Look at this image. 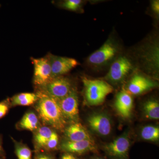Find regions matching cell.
Returning a JSON list of instances; mask_svg holds the SVG:
<instances>
[{"label": "cell", "instance_id": "6da1fadb", "mask_svg": "<svg viewBox=\"0 0 159 159\" xmlns=\"http://www.w3.org/2000/svg\"><path fill=\"white\" fill-rule=\"evenodd\" d=\"M36 93L38 100L34 104L40 120L45 125L63 132L67 122L63 115L59 101L40 90Z\"/></svg>", "mask_w": 159, "mask_h": 159}, {"label": "cell", "instance_id": "7a4b0ae2", "mask_svg": "<svg viewBox=\"0 0 159 159\" xmlns=\"http://www.w3.org/2000/svg\"><path fill=\"white\" fill-rule=\"evenodd\" d=\"M86 101L89 105H101L105 101L107 96L113 91L109 84L103 80H92L83 77Z\"/></svg>", "mask_w": 159, "mask_h": 159}, {"label": "cell", "instance_id": "3957f363", "mask_svg": "<svg viewBox=\"0 0 159 159\" xmlns=\"http://www.w3.org/2000/svg\"><path fill=\"white\" fill-rule=\"evenodd\" d=\"M73 87L70 81L66 77H55L40 87V90L45 93L54 99L60 101L70 92Z\"/></svg>", "mask_w": 159, "mask_h": 159}, {"label": "cell", "instance_id": "277c9868", "mask_svg": "<svg viewBox=\"0 0 159 159\" xmlns=\"http://www.w3.org/2000/svg\"><path fill=\"white\" fill-rule=\"evenodd\" d=\"M60 106L67 122H78L79 119V102L77 90L72 88L70 93L59 101Z\"/></svg>", "mask_w": 159, "mask_h": 159}, {"label": "cell", "instance_id": "5b68a950", "mask_svg": "<svg viewBox=\"0 0 159 159\" xmlns=\"http://www.w3.org/2000/svg\"><path fill=\"white\" fill-rule=\"evenodd\" d=\"M132 68V64L129 59L125 56H121L112 64L106 79L115 83L121 82Z\"/></svg>", "mask_w": 159, "mask_h": 159}, {"label": "cell", "instance_id": "8992f818", "mask_svg": "<svg viewBox=\"0 0 159 159\" xmlns=\"http://www.w3.org/2000/svg\"><path fill=\"white\" fill-rule=\"evenodd\" d=\"M130 140L126 135L115 139L104 145V152L112 159H128Z\"/></svg>", "mask_w": 159, "mask_h": 159}, {"label": "cell", "instance_id": "52a82bcc", "mask_svg": "<svg viewBox=\"0 0 159 159\" xmlns=\"http://www.w3.org/2000/svg\"><path fill=\"white\" fill-rule=\"evenodd\" d=\"M31 60L34 69L33 82L35 85L40 88L52 79L48 57L31 58Z\"/></svg>", "mask_w": 159, "mask_h": 159}, {"label": "cell", "instance_id": "ba28073f", "mask_svg": "<svg viewBox=\"0 0 159 159\" xmlns=\"http://www.w3.org/2000/svg\"><path fill=\"white\" fill-rule=\"evenodd\" d=\"M117 51V47L113 42L107 40L101 48L89 56L88 62L96 66L103 65L115 57Z\"/></svg>", "mask_w": 159, "mask_h": 159}, {"label": "cell", "instance_id": "9c48e42d", "mask_svg": "<svg viewBox=\"0 0 159 159\" xmlns=\"http://www.w3.org/2000/svg\"><path fill=\"white\" fill-rule=\"evenodd\" d=\"M48 57L51 65L52 79L68 73L78 65V61L74 58L51 54Z\"/></svg>", "mask_w": 159, "mask_h": 159}, {"label": "cell", "instance_id": "30bf717a", "mask_svg": "<svg viewBox=\"0 0 159 159\" xmlns=\"http://www.w3.org/2000/svg\"><path fill=\"white\" fill-rule=\"evenodd\" d=\"M59 148L63 152L76 156L97 150V146L92 139L75 142L65 140L59 145Z\"/></svg>", "mask_w": 159, "mask_h": 159}, {"label": "cell", "instance_id": "8fae6325", "mask_svg": "<svg viewBox=\"0 0 159 159\" xmlns=\"http://www.w3.org/2000/svg\"><path fill=\"white\" fill-rule=\"evenodd\" d=\"M157 86V83L141 74H136L129 82L126 91L131 95H139Z\"/></svg>", "mask_w": 159, "mask_h": 159}, {"label": "cell", "instance_id": "7c38bea8", "mask_svg": "<svg viewBox=\"0 0 159 159\" xmlns=\"http://www.w3.org/2000/svg\"><path fill=\"white\" fill-rule=\"evenodd\" d=\"M88 123L91 129L102 136L108 135L112 129L110 119L105 114L96 113L88 118Z\"/></svg>", "mask_w": 159, "mask_h": 159}, {"label": "cell", "instance_id": "4fadbf2b", "mask_svg": "<svg viewBox=\"0 0 159 159\" xmlns=\"http://www.w3.org/2000/svg\"><path fill=\"white\" fill-rule=\"evenodd\" d=\"M133 99L127 91L123 90L117 94L115 102L116 110L122 118L130 116L133 107Z\"/></svg>", "mask_w": 159, "mask_h": 159}, {"label": "cell", "instance_id": "5bb4252c", "mask_svg": "<svg viewBox=\"0 0 159 159\" xmlns=\"http://www.w3.org/2000/svg\"><path fill=\"white\" fill-rule=\"evenodd\" d=\"M63 132L66 140L67 141L75 142L92 139L88 131L78 122L71 123L66 126Z\"/></svg>", "mask_w": 159, "mask_h": 159}, {"label": "cell", "instance_id": "9a60e30c", "mask_svg": "<svg viewBox=\"0 0 159 159\" xmlns=\"http://www.w3.org/2000/svg\"><path fill=\"white\" fill-rule=\"evenodd\" d=\"M55 129L47 125H41L33 135V142L35 152L43 151L46 144Z\"/></svg>", "mask_w": 159, "mask_h": 159}, {"label": "cell", "instance_id": "2e32d148", "mask_svg": "<svg viewBox=\"0 0 159 159\" xmlns=\"http://www.w3.org/2000/svg\"><path fill=\"white\" fill-rule=\"evenodd\" d=\"M41 126L40 121L37 114L31 111L25 113L16 125L18 130L30 131L33 133Z\"/></svg>", "mask_w": 159, "mask_h": 159}, {"label": "cell", "instance_id": "e0dca14e", "mask_svg": "<svg viewBox=\"0 0 159 159\" xmlns=\"http://www.w3.org/2000/svg\"><path fill=\"white\" fill-rule=\"evenodd\" d=\"M38 98L37 93H24L14 95L10 100L12 107L17 106H29L35 104Z\"/></svg>", "mask_w": 159, "mask_h": 159}, {"label": "cell", "instance_id": "ac0fdd59", "mask_svg": "<svg viewBox=\"0 0 159 159\" xmlns=\"http://www.w3.org/2000/svg\"><path fill=\"white\" fill-rule=\"evenodd\" d=\"M143 111L145 116L152 120L159 119V104L155 99H149L144 103Z\"/></svg>", "mask_w": 159, "mask_h": 159}, {"label": "cell", "instance_id": "d6986e66", "mask_svg": "<svg viewBox=\"0 0 159 159\" xmlns=\"http://www.w3.org/2000/svg\"><path fill=\"white\" fill-rule=\"evenodd\" d=\"M11 139L14 143L15 153L17 159H32V151L28 145L12 138Z\"/></svg>", "mask_w": 159, "mask_h": 159}, {"label": "cell", "instance_id": "ffe728a7", "mask_svg": "<svg viewBox=\"0 0 159 159\" xmlns=\"http://www.w3.org/2000/svg\"><path fill=\"white\" fill-rule=\"evenodd\" d=\"M142 139L146 141H158L159 139V128L154 125H147L142 129L141 131Z\"/></svg>", "mask_w": 159, "mask_h": 159}, {"label": "cell", "instance_id": "44dd1931", "mask_svg": "<svg viewBox=\"0 0 159 159\" xmlns=\"http://www.w3.org/2000/svg\"><path fill=\"white\" fill-rule=\"evenodd\" d=\"M59 138L56 130H54L51 138L46 144L43 151L51 152L59 148Z\"/></svg>", "mask_w": 159, "mask_h": 159}, {"label": "cell", "instance_id": "7402d4cb", "mask_svg": "<svg viewBox=\"0 0 159 159\" xmlns=\"http://www.w3.org/2000/svg\"><path fill=\"white\" fill-rule=\"evenodd\" d=\"M82 2L80 0H67L62 3L61 6L68 10L76 11L81 8Z\"/></svg>", "mask_w": 159, "mask_h": 159}, {"label": "cell", "instance_id": "603a6c76", "mask_svg": "<svg viewBox=\"0 0 159 159\" xmlns=\"http://www.w3.org/2000/svg\"><path fill=\"white\" fill-rule=\"evenodd\" d=\"M11 107L10 98H7L0 102V119L8 114Z\"/></svg>", "mask_w": 159, "mask_h": 159}, {"label": "cell", "instance_id": "cb8c5ba5", "mask_svg": "<svg viewBox=\"0 0 159 159\" xmlns=\"http://www.w3.org/2000/svg\"><path fill=\"white\" fill-rule=\"evenodd\" d=\"M34 159H56L51 152H35Z\"/></svg>", "mask_w": 159, "mask_h": 159}, {"label": "cell", "instance_id": "d4e9b609", "mask_svg": "<svg viewBox=\"0 0 159 159\" xmlns=\"http://www.w3.org/2000/svg\"><path fill=\"white\" fill-rule=\"evenodd\" d=\"M59 159H79L77 156L69 152H63Z\"/></svg>", "mask_w": 159, "mask_h": 159}, {"label": "cell", "instance_id": "484cf974", "mask_svg": "<svg viewBox=\"0 0 159 159\" xmlns=\"http://www.w3.org/2000/svg\"><path fill=\"white\" fill-rule=\"evenodd\" d=\"M151 8L152 11L157 15H159V1H153L152 2Z\"/></svg>", "mask_w": 159, "mask_h": 159}, {"label": "cell", "instance_id": "4316f807", "mask_svg": "<svg viewBox=\"0 0 159 159\" xmlns=\"http://www.w3.org/2000/svg\"><path fill=\"white\" fill-rule=\"evenodd\" d=\"M6 153L3 147L2 137L0 134V158L6 159Z\"/></svg>", "mask_w": 159, "mask_h": 159}, {"label": "cell", "instance_id": "83f0119b", "mask_svg": "<svg viewBox=\"0 0 159 159\" xmlns=\"http://www.w3.org/2000/svg\"><path fill=\"white\" fill-rule=\"evenodd\" d=\"M92 159H105L103 158H102V157H97L93 158H92Z\"/></svg>", "mask_w": 159, "mask_h": 159}, {"label": "cell", "instance_id": "f1b7e54d", "mask_svg": "<svg viewBox=\"0 0 159 159\" xmlns=\"http://www.w3.org/2000/svg\"><path fill=\"white\" fill-rule=\"evenodd\" d=\"M0 159H5L0 158Z\"/></svg>", "mask_w": 159, "mask_h": 159}]
</instances>
